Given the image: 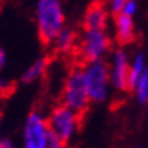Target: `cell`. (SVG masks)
<instances>
[{"mask_svg": "<svg viewBox=\"0 0 148 148\" xmlns=\"http://www.w3.org/2000/svg\"><path fill=\"white\" fill-rule=\"evenodd\" d=\"M110 23V11L103 2H94L86 8L82 27L83 29H107Z\"/></svg>", "mask_w": 148, "mask_h": 148, "instance_id": "ba28073f", "label": "cell"}, {"mask_svg": "<svg viewBox=\"0 0 148 148\" xmlns=\"http://www.w3.org/2000/svg\"><path fill=\"white\" fill-rule=\"evenodd\" d=\"M2 139H3V136H2V125H0V142H2Z\"/></svg>", "mask_w": 148, "mask_h": 148, "instance_id": "d6986e66", "label": "cell"}, {"mask_svg": "<svg viewBox=\"0 0 148 148\" xmlns=\"http://www.w3.org/2000/svg\"><path fill=\"white\" fill-rule=\"evenodd\" d=\"M83 74H85V82H86V88H88L91 104L101 106L109 101L113 88L110 83L109 68H107L106 60L85 62Z\"/></svg>", "mask_w": 148, "mask_h": 148, "instance_id": "3957f363", "label": "cell"}, {"mask_svg": "<svg viewBox=\"0 0 148 148\" xmlns=\"http://www.w3.org/2000/svg\"><path fill=\"white\" fill-rule=\"evenodd\" d=\"M130 56L125 49L119 47L110 51L107 68H109L110 83L113 91L125 92L129 91V74H130Z\"/></svg>", "mask_w": 148, "mask_h": 148, "instance_id": "52a82bcc", "label": "cell"}, {"mask_svg": "<svg viewBox=\"0 0 148 148\" xmlns=\"http://www.w3.org/2000/svg\"><path fill=\"white\" fill-rule=\"evenodd\" d=\"M6 59H8V56H6V50H5V47L0 44V74H2V71L5 70V66H6Z\"/></svg>", "mask_w": 148, "mask_h": 148, "instance_id": "2e32d148", "label": "cell"}, {"mask_svg": "<svg viewBox=\"0 0 148 148\" xmlns=\"http://www.w3.org/2000/svg\"><path fill=\"white\" fill-rule=\"evenodd\" d=\"M79 56L85 62L106 60L112 51V36L107 29H83L77 42Z\"/></svg>", "mask_w": 148, "mask_h": 148, "instance_id": "8992f818", "label": "cell"}, {"mask_svg": "<svg viewBox=\"0 0 148 148\" xmlns=\"http://www.w3.org/2000/svg\"><path fill=\"white\" fill-rule=\"evenodd\" d=\"M106 6L109 8L110 14H118V12L121 11V8H123V5L125 3V0H106Z\"/></svg>", "mask_w": 148, "mask_h": 148, "instance_id": "9a60e30c", "label": "cell"}, {"mask_svg": "<svg viewBox=\"0 0 148 148\" xmlns=\"http://www.w3.org/2000/svg\"><path fill=\"white\" fill-rule=\"evenodd\" d=\"M77 42H79L77 32L73 27L65 26V27L55 36V39L51 41L50 45L56 53H59V55H68V53H71L77 49Z\"/></svg>", "mask_w": 148, "mask_h": 148, "instance_id": "30bf717a", "label": "cell"}, {"mask_svg": "<svg viewBox=\"0 0 148 148\" xmlns=\"http://www.w3.org/2000/svg\"><path fill=\"white\" fill-rule=\"evenodd\" d=\"M60 103L79 112L80 115H83L88 110L91 101L85 82L83 66H74L66 74L62 85V91H60Z\"/></svg>", "mask_w": 148, "mask_h": 148, "instance_id": "277c9868", "label": "cell"}, {"mask_svg": "<svg viewBox=\"0 0 148 148\" xmlns=\"http://www.w3.org/2000/svg\"><path fill=\"white\" fill-rule=\"evenodd\" d=\"M80 116L82 115L79 112L60 103L51 107V110L47 115V123H49V127L53 132V134L60 142L70 144L80 130V124H82Z\"/></svg>", "mask_w": 148, "mask_h": 148, "instance_id": "5b68a950", "label": "cell"}, {"mask_svg": "<svg viewBox=\"0 0 148 148\" xmlns=\"http://www.w3.org/2000/svg\"><path fill=\"white\" fill-rule=\"evenodd\" d=\"M130 91L133 92L134 100H136L139 104H147V101H148V68L140 74L139 79L133 83Z\"/></svg>", "mask_w": 148, "mask_h": 148, "instance_id": "4fadbf2b", "label": "cell"}, {"mask_svg": "<svg viewBox=\"0 0 148 148\" xmlns=\"http://www.w3.org/2000/svg\"><path fill=\"white\" fill-rule=\"evenodd\" d=\"M113 36L115 41L121 45H130L136 39V23L134 17H129L118 12L113 17Z\"/></svg>", "mask_w": 148, "mask_h": 148, "instance_id": "9c48e42d", "label": "cell"}, {"mask_svg": "<svg viewBox=\"0 0 148 148\" xmlns=\"http://www.w3.org/2000/svg\"><path fill=\"white\" fill-rule=\"evenodd\" d=\"M60 144L50 130L44 113L39 110L29 112L21 129V148H56Z\"/></svg>", "mask_w": 148, "mask_h": 148, "instance_id": "7a4b0ae2", "label": "cell"}, {"mask_svg": "<svg viewBox=\"0 0 148 148\" xmlns=\"http://www.w3.org/2000/svg\"><path fill=\"white\" fill-rule=\"evenodd\" d=\"M139 11V3L138 0H125V3L123 5V8H121V14L124 15H129V17H134L138 14Z\"/></svg>", "mask_w": 148, "mask_h": 148, "instance_id": "5bb4252c", "label": "cell"}, {"mask_svg": "<svg viewBox=\"0 0 148 148\" xmlns=\"http://www.w3.org/2000/svg\"><path fill=\"white\" fill-rule=\"evenodd\" d=\"M0 148H17V145L14 144V140L3 138V139H2V142H0Z\"/></svg>", "mask_w": 148, "mask_h": 148, "instance_id": "e0dca14e", "label": "cell"}, {"mask_svg": "<svg viewBox=\"0 0 148 148\" xmlns=\"http://www.w3.org/2000/svg\"><path fill=\"white\" fill-rule=\"evenodd\" d=\"M148 68V60L147 55L142 51H138L130 59V74H129V91L133 86V83L139 79V76Z\"/></svg>", "mask_w": 148, "mask_h": 148, "instance_id": "7c38bea8", "label": "cell"}, {"mask_svg": "<svg viewBox=\"0 0 148 148\" xmlns=\"http://www.w3.org/2000/svg\"><path fill=\"white\" fill-rule=\"evenodd\" d=\"M33 18L39 39L50 45L55 36L66 26V15L62 0H36Z\"/></svg>", "mask_w": 148, "mask_h": 148, "instance_id": "6da1fadb", "label": "cell"}, {"mask_svg": "<svg viewBox=\"0 0 148 148\" xmlns=\"http://www.w3.org/2000/svg\"><path fill=\"white\" fill-rule=\"evenodd\" d=\"M49 64L50 60L45 56H39L36 58L33 62L23 71L21 74V82L26 85H32L39 82L41 79H44V76L47 74V70H49Z\"/></svg>", "mask_w": 148, "mask_h": 148, "instance_id": "8fae6325", "label": "cell"}, {"mask_svg": "<svg viewBox=\"0 0 148 148\" xmlns=\"http://www.w3.org/2000/svg\"><path fill=\"white\" fill-rule=\"evenodd\" d=\"M56 148H70V147H68V144H60V145H58Z\"/></svg>", "mask_w": 148, "mask_h": 148, "instance_id": "ac0fdd59", "label": "cell"}, {"mask_svg": "<svg viewBox=\"0 0 148 148\" xmlns=\"http://www.w3.org/2000/svg\"><path fill=\"white\" fill-rule=\"evenodd\" d=\"M147 107H148V101H147Z\"/></svg>", "mask_w": 148, "mask_h": 148, "instance_id": "ffe728a7", "label": "cell"}]
</instances>
